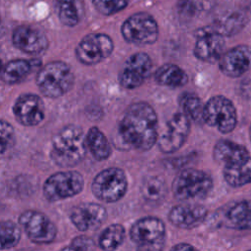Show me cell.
Masks as SVG:
<instances>
[{
    "instance_id": "19",
    "label": "cell",
    "mask_w": 251,
    "mask_h": 251,
    "mask_svg": "<svg viewBox=\"0 0 251 251\" xmlns=\"http://www.w3.org/2000/svg\"><path fill=\"white\" fill-rule=\"evenodd\" d=\"M207 209L200 205H177L169 213L170 222L180 228H193L207 216Z\"/></svg>"
},
{
    "instance_id": "34",
    "label": "cell",
    "mask_w": 251,
    "mask_h": 251,
    "mask_svg": "<svg viewBox=\"0 0 251 251\" xmlns=\"http://www.w3.org/2000/svg\"><path fill=\"white\" fill-rule=\"evenodd\" d=\"M94 248V242L92 239L86 236H77L68 247H65L64 249H71V250H89Z\"/></svg>"
},
{
    "instance_id": "29",
    "label": "cell",
    "mask_w": 251,
    "mask_h": 251,
    "mask_svg": "<svg viewBox=\"0 0 251 251\" xmlns=\"http://www.w3.org/2000/svg\"><path fill=\"white\" fill-rule=\"evenodd\" d=\"M179 104L183 114L191 121L199 123L203 121L204 106L201 99L194 93H183L179 98Z\"/></svg>"
},
{
    "instance_id": "24",
    "label": "cell",
    "mask_w": 251,
    "mask_h": 251,
    "mask_svg": "<svg viewBox=\"0 0 251 251\" xmlns=\"http://www.w3.org/2000/svg\"><path fill=\"white\" fill-rule=\"evenodd\" d=\"M154 79L158 84L164 86L179 87L186 84L188 77L185 72L178 66L166 64L155 72Z\"/></svg>"
},
{
    "instance_id": "1",
    "label": "cell",
    "mask_w": 251,
    "mask_h": 251,
    "mask_svg": "<svg viewBox=\"0 0 251 251\" xmlns=\"http://www.w3.org/2000/svg\"><path fill=\"white\" fill-rule=\"evenodd\" d=\"M158 118L153 107L146 102L131 104L125 112L119 126V134L129 147L149 150L158 138Z\"/></svg>"
},
{
    "instance_id": "4",
    "label": "cell",
    "mask_w": 251,
    "mask_h": 251,
    "mask_svg": "<svg viewBox=\"0 0 251 251\" xmlns=\"http://www.w3.org/2000/svg\"><path fill=\"white\" fill-rule=\"evenodd\" d=\"M212 177L205 172L187 169L179 173L173 181L174 196L180 201L204 198L212 189Z\"/></svg>"
},
{
    "instance_id": "33",
    "label": "cell",
    "mask_w": 251,
    "mask_h": 251,
    "mask_svg": "<svg viewBox=\"0 0 251 251\" xmlns=\"http://www.w3.org/2000/svg\"><path fill=\"white\" fill-rule=\"evenodd\" d=\"M15 130L11 124L0 120V155L4 154L12 145Z\"/></svg>"
},
{
    "instance_id": "28",
    "label": "cell",
    "mask_w": 251,
    "mask_h": 251,
    "mask_svg": "<svg viewBox=\"0 0 251 251\" xmlns=\"http://www.w3.org/2000/svg\"><path fill=\"white\" fill-rule=\"evenodd\" d=\"M244 22L245 19L241 14L230 13L229 15L223 16L222 18L216 20L211 27L223 36H229L238 32L244 25Z\"/></svg>"
},
{
    "instance_id": "23",
    "label": "cell",
    "mask_w": 251,
    "mask_h": 251,
    "mask_svg": "<svg viewBox=\"0 0 251 251\" xmlns=\"http://www.w3.org/2000/svg\"><path fill=\"white\" fill-rule=\"evenodd\" d=\"M224 177L232 187H239L251 183V158L226 165L224 168Z\"/></svg>"
},
{
    "instance_id": "2",
    "label": "cell",
    "mask_w": 251,
    "mask_h": 251,
    "mask_svg": "<svg viewBox=\"0 0 251 251\" xmlns=\"http://www.w3.org/2000/svg\"><path fill=\"white\" fill-rule=\"evenodd\" d=\"M86 149L82 128L75 125H68L54 135L50 157L60 167H74L83 160Z\"/></svg>"
},
{
    "instance_id": "5",
    "label": "cell",
    "mask_w": 251,
    "mask_h": 251,
    "mask_svg": "<svg viewBox=\"0 0 251 251\" xmlns=\"http://www.w3.org/2000/svg\"><path fill=\"white\" fill-rule=\"evenodd\" d=\"M126 188V174L119 168H108L101 171L94 177L91 184L94 196L107 203L120 200L125 195Z\"/></svg>"
},
{
    "instance_id": "15",
    "label": "cell",
    "mask_w": 251,
    "mask_h": 251,
    "mask_svg": "<svg viewBox=\"0 0 251 251\" xmlns=\"http://www.w3.org/2000/svg\"><path fill=\"white\" fill-rule=\"evenodd\" d=\"M13 113L19 124L25 126H37L44 119V104L38 95L25 93L15 101Z\"/></svg>"
},
{
    "instance_id": "10",
    "label": "cell",
    "mask_w": 251,
    "mask_h": 251,
    "mask_svg": "<svg viewBox=\"0 0 251 251\" xmlns=\"http://www.w3.org/2000/svg\"><path fill=\"white\" fill-rule=\"evenodd\" d=\"M114 50L110 36L104 33L85 35L75 49L77 60L83 65H95L108 58Z\"/></svg>"
},
{
    "instance_id": "9",
    "label": "cell",
    "mask_w": 251,
    "mask_h": 251,
    "mask_svg": "<svg viewBox=\"0 0 251 251\" xmlns=\"http://www.w3.org/2000/svg\"><path fill=\"white\" fill-rule=\"evenodd\" d=\"M129 235L137 247L145 250H159L165 242L166 228L160 219L146 217L132 225Z\"/></svg>"
},
{
    "instance_id": "3",
    "label": "cell",
    "mask_w": 251,
    "mask_h": 251,
    "mask_svg": "<svg viewBox=\"0 0 251 251\" xmlns=\"http://www.w3.org/2000/svg\"><path fill=\"white\" fill-rule=\"evenodd\" d=\"M35 81L44 96L58 98L71 90L75 82V75L67 63L53 61L38 71Z\"/></svg>"
},
{
    "instance_id": "7",
    "label": "cell",
    "mask_w": 251,
    "mask_h": 251,
    "mask_svg": "<svg viewBox=\"0 0 251 251\" xmlns=\"http://www.w3.org/2000/svg\"><path fill=\"white\" fill-rule=\"evenodd\" d=\"M122 35L126 41L136 45L153 44L159 35V28L154 18L139 12L128 17L121 27Z\"/></svg>"
},
{
    "instance_id": "6",
    "label": "cell",
    "mask_w": 251,
    "mask_h": 251,
    "mask_svg": "<svg viewBox=\"0 0 251 251\" xmlns=\"http://www.w3.org/2000/svg\"><path fill=\"white\" fill-rule=\"evenodd\" d=\"M83 185V176L78 172H58L46 178L43 184V195L48 201L56 202L78 194Z\"/></svg>"
},
{
    "instance_id": "27",
    "label": "cell",
    "mask_w": 251,
    "mask_h": 251,
    "mask_svg": "<svg viewBox=\"0 0 251 251\" xmlns=\"http://www.w3.org/2000/svg\"><path fill=\"white\" fill-rule=\"evenodd\" d=\"M58 16L62 24L75 26L78 24L82 15L81 0H56Z\"/></svg>"
},
{
    "instance_id": "13",
    "label": "cell",
    "mask_w": 251,
    "mask_h": 251,
    "mask_svg": "<svg viewBox=\"0 0 251 251\" xmlns=\"http://www.w3.org/2000/svg\"><path fill=\"white\" fill-rule=\"evenodd\" d=\"M151 71L152 61L148 54L135 53L124 64L119 76L120 84L126 89L136 88L146 80Z\"/></svg>"
},
{
    "instance_id": "36",
    "label": "cell",
    "mask_w": 251,
    "mask_h": 251,
    "mask_svg": "<svg viewBox=\"0 0 251 251\" xmlns=\"http://www.w3.org/2000/svg\"><path fill=\"white\" fill-rule=\"evenodd\" d=\"M249 134H250V139H251V125H250V128H249Z\"/></svg>"
},
{
    "instance_id": "11",
    "label": "cell",
    "mask_w": 251,
    "mask_h": 251,
    "mask_svg": "<svg viewBox=\"0 0 251 251\" xmlns=\"http://www.w3.org/2000/svg\"><path fill=\"white\" fill-rule=\"evenodd\" d=\"M19 223L27 237L35 244H48L56 237L55 225L41 212L27 210L22 213Z\"/></svg>"
},
{
    "instance_id": "31",
    "label": "cell",
    "mask_w": 251,
    "mask_h": 251,
    "mask_svg": "<svg viewBox=\"0 0 251 251\" xmlns=\"http://www.w3.org/2000/svg\"><path fill=\"white\" fill-rule=\"evenodd\" d=\"M20 227L11 221L0 222V250L15 247L21 239Z\"/></svg>"
},
{
    "instance_id": "20",
    "label": "cell",
    "mask_w": 251,
    "mask_h": 251,
    "mask_svg": "<svg viewBox=\"0 0 251 251\" xmlns=\"http://www.w3.org/2000/svg\"><path fill=\"white\" fill-rule=\"evenodd\" d=\"M40 66V60L17 59L0 66V78L5 83L15 84L24 80L34 69Z\"/></svg>"
},
{
    "instance_id": "16",
    "label": "cell",
    "mask_w": 251,
    "mask_h": 251,
    "mask_svg": "<svg viewBox=\"0 0 251 251\" xmlns=\"http://www.w3.org/2000/svg\"><path fill=\"white\" fill-rule=\"evenodd\" d=\"M106 218V209L97 203H81L73 208L70 215L73 225L80 231L97 229Z\"/></svg>"
},
{
    "instance_id": "18",
    "label": "cell",
    "mask_w": 251,
    "mask_h": 251,
    "mask_svg": "<svg viewBox=\"0 0 251 251\" xmlns=\"http://www.w3.org/2000/svg\"><path fill=\"white\" fill-rule=\"evenodd\" d=\"M12 39L18 49L27 54H40L48 47V39L45 34L28 25L18 26L13 32Z\"/></svg>"
},
{
    "instance_id": "8",
    "label": "cell",
    "mask_w": 251,
    "mask_h": 251,
    "mask_svg": "<svg viewBox=\"0 0 251 251\" xmlns=\"http://www.w3.org/2000/svg\"><path fill=\"white\" fill-rule=\"evenodd\" d=\"M203 122L217 127L222 133L232 131L237 123V114L232 102L224 96H214L204 106Z\"/></svg>"
},
{
    "instance_id": "14",
    "label": "cell",
    "mask_w": 251,
    "mask_h": 251,
    "mask_svg": "<svg viewBox=\"0 0 251 251\" xmlns=\"http://www.w3.org/2000/svg\"><path fill=\"white\" fill-rule=\"evenodd\" d=\"M196 43L194 55L206 63H215L220 60L224 53V36L215 31L211 26H205L196 31Z\"/></svg>"
},
{
    "instance_id": "17",
    "label": "cell",
    "mask_w": 251,
    "mask_h": 251,
    "mask_svg": "<svg viewBox=\"0 0 251 251\" xmlns=\"http://www.w3.org/2000/svg\"><path fill=\"white\" fill-rule=\"evenodd\" d=\"M221 72L229 77H237L251 69V47L237 45L223 53L219 60Z\"/></svg>"
},
{
    "instance_id": "22",
    "label": "cell",
    "mask_w": 251,
    "mask_h": 251,
    "mask_svg": "<svg viewBox=\"0 0 251 251\" xmlns=\"http://www.w3.org/2000/svg\"><path fill=\"white\" fill-rule=\"evenodd\" d=\"M213 156L218 163L226 166L248 158L249 154L244 146L229 140L222 139L215 144Z\"/></svg>"
},
{
    "instance_id": "21",
    "label": "cell",
    "mask_w": 251,
    "mask_h": 251,
    "mask_svg": "<svg viewBox=\"0 0 251 251\" xmlns=\"http://www.w3.org/2000/svg\"><path fill=\"white\" fill-rule=\"evenodd\" d=\"M226 226L234 229H251V202L239 201L229 206L223 216Z\"/></svg>"
},
{
    "instance_id": "32",
    "label": "cell",
    "mask_w": 251,
    "mask_h": 251,
    "mask_svg": "<svg viewBox=\"0 0 251 251\" xmlns=\"http://www.w3.org/2000/svg\"><path fill=\"white\" fill-rule=\"evenodd\" d=\"M96 10L105 16H110L124 10L128 0H92Z\"/></svg>"
},
{
    "instance_id": "30",
    "label": "cell",
    "mask_w": 251,
    "mask_h": 251,
    "mask_svg": "<svg viewBox=\"0 0 251 251\" xmlns=\"http://www.w3.org/2000/svg\"><path fill=\"white\" fill-rule=\"evenodd\" d=\"M125 227L114 224L106 227L99 237V246L104 250L117 249L125 239Z\"/></svg>"
},
{
    "instance_id": "35",
    "label": "cell",
    "mask_w": 251,
    "mask_h": 251,
    "mask_svg": "<svg viewBox=\"0 0 251 251\" xmlns=\"http://www.w3.org/2000/svg\"><path fill=\"white\" fill-rule=\"evenodd\" d=\"M172 249L173 250H194L195 248L192 245L187 244V243H179V244L174 246Z\"/></svg>"
},
{
    "instance_id": "25",
    "label": "cell",
    "mask_w": 251,
    "mask_h": 251,
    "mask_svg": "<svg viewBox=\"0 0 251 251\" xmlns=\"http://www.w3.org/2000/svg\"><path fill=\"white\" fill-rule=\"evenodd\" d=\"M86 147L89 149L92 156L98 160H106L111 154V146L104 135V133L98 127H91L85 135Z\"/></svg>"
},
{
    "instance_id": "37",
    "label": "cell",
    "mask_w": 251,
    "mask_h": 251,
    "mask_svg": "<svg viewBox=\"0 0 251 251\" xmlns=\"http://www.w3.org/2000/svg\"><path fill=\"white\" fill-rule=\"evenodd\" d=\"M0 26H1V20H0Z\"/></svg>"
},
{
    "instance_id": "26",
    "label": "cell",
    "mask_w": 251,
    "mask_h": 251,
    "mask_svg": "<svg viewBox=\"0 0 251 251\" xmlns=\"http://www.w3.org/2000/svg\"><path fill=\"white\" fill-rule=\"evenodd\" d=\"M140 192L144 200L149 203H159L164 200L168 193V187L160 176H149L141 184Z\"/></svg>"
},
{
    "instance_id": "12",
    "label": "cell",
    "mask_w": 251,
    "mask_h": 251,
    "mask_svg": "<svg viewBox=\"0 0 251 251\" xmlns=\"http://www.w3.org/2000/svg\"><path fill=\"white\" fill-rule=\"evenodd\" d=\"M190 131V120L183 114L177 113L167 123L166 128L157 138L159 149L163 153H174L185 142Z\"/></svg>"
}]
</instances>
